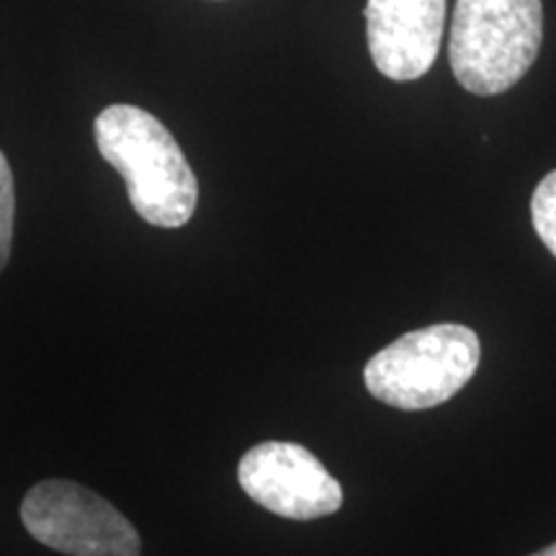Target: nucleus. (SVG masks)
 <instances>
[{
  "label": "nucleus",
  "mask_w": 556,
  "mask_h": 556,
  "mask_svg": "<svg viewBox=\"0 0 556 556\" xmlns=\"http://www.w3.org/2000/svg\"><path fill=\"white\" fill-rule=\"evenodd\" d=\"M21 520L41 546L65 556H139L137 528L109 500L70 479L34 484L21 503Z\"/></svg>",
  "instance_id": "obj_4"
},
{
  "label": "nucleus",
  "mask_w": 556,
  "mask_h": 556,
  "mask_svg": "<svg viewBox=\"0 0 556 556\" xmlns=\"http://www.w3.org/2000/svg\"><path fill=\"white\" fill-rule=\"evenodd\" d=\"M479 336L467 325L441 323L407 332L371 356L364 381L371 397L417 413L448 402L477 374Z\"/></svg>",
  "instance_id": "obj_3"
},
{
  "label": "nucleus",
  "mask_w": 556,
  "mask_h": 556,
  "mask_svg": "<svg viewBox=\"0 0 556 556\" xmlns=\"http://www.w3.org/2000/svg\"><path fill=\"white\" fill-rule=\"evenodd\" d=\"M96 144L122 173L135 212L148 225L176 229L193 217L199 184L176 137L150 111L116 103L96 119Z\"/></svg>",
  "instance_id": "obj_1"
},
{
  "label": "nucleus",
  "mask_w": 556,
  "mask_h": 556,
  "mask_svg": "<svg viewBox=\"0 0 556 556\" xmlns=\"http://www.w3.org/2000/svg\"><path fill=\"white\" fill-rule=\"evenodd\" d=\"M13 222H16V189H13V170L0 152V270L9 266Z\"/></svg>",
  "instance_id": "obj_8"
},
{
  "label": "nucleus",
  "mask_w": 556,
  "mask_h": 556,
  "mask_svg": "<svg viewBox=\"0 0 556 556\" xmlns=\"http://www.w3.org/2000/svg\"><path fill=\"white\" fill-rule=\"evenodd\" d=\"M364 16L368 52L384 78L409 83L433 67L446 0H368Z\"/></svg>",
  "instance_id": "obj_6"
},
{
  "label": "nucleus",
  "mask_w": 556,
  "mask_h": 556,
  "mask_svg": "<svg viewBox=\"0 0 556 556\" xmlns=\"http://www.w3.org/2000/svg\"><path fill=\"white\" fill-rule=\"evenodd\" d=\"M544 41L541 0H456L451 70L464 90L500 96L531 70Z\"/></svg>",
  "instance_id": "obj_2"
},
{
  "label": "nucleus",
  "mask_w": 556,
  "mask_h": 556,
  "mask_svg": "<svg viewBox=\"0 0 556 556\" xmlns=\"http://www.w3.org/2000/svg\"><path fill=\"white\" fill-rule=\"evenodd\" d=\"M238 482L261 507L287 520L332 516L343 505V486L309 448L291 441L258 443L240 458Z\"/></svg>",
  "instance_id": "obj_5"
},
{
  "label": "nucleus",
  "mask_w": 556,
  "mask_h": 556,
  "mask_svg": "<svg viewBox=\"0 0 556 556\" xmlns=\"http://www.w3.org/2000/svg\"><path fill=\"white\" fill-rule=\"evenodd\" d=\"M531 217L541 242L556 258V170L548 173L536 186V191H533Z\"/></svg>",
  "instance_id": "obj_7"
},
{
  "label": "nucleus",
  "mask_w": 556,
  "mask_h": 556,
  "mask_svg": "<svg viewBox=\"0 0 556 556\" xmlns=\"http://www.w3.org/2000/svg\"><path fill=\"white\" fill-rule=\"evenodd\" d=\"M531 556H556V544H552V546H546V548H541V552H536V554H531Z\"/></svg>",
  "instance_id": "obj_9"
}]
</instances>
